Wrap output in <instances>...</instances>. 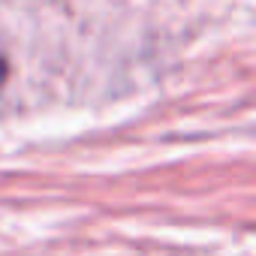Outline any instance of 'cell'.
I'll return each instance as SVG.
<instances>
[{
  "instance_id": "1",
  "label": "cell",
  "mask_w": 256,
  "mask_h": 256,
  "mask_svg": "<svg viewBox=\"0 0 256 256\" xmlns=\"http://www.w3.org/2000/svg\"><path fill=\"white\" fill-rule=\"evenodd\" d=\"M4 82H6V58L0 54V88H4Z\"/></svg>"
}]
</instances>
